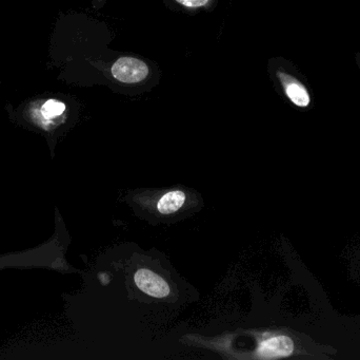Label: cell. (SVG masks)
I'll use <instances>...</instances> for the list:
<instances>
[{
    "mask_svg": "<svg viewBox=\"0 0 360 360\" xmlns=\"http://www.w3.org/2000/svg\"><path fill=\"white\" fill-rule=\"evenodd\" d=\"M112 74L124 84H136L149 75V67L141 59L122 57L112 67Z\"/></svg>",
    "mask_w": 360,
    "mask_h": 360,
    "instance_id": "cell-1",
    "label": "cell"
},
{
    "mask_svg": "<svg viewBox=\"0 0 360 360\" xmlns=\"http://www.w3.org/2000/svg\"><path fill=\"white\" fill-rule=\"evenodd\" d=\"M295 351V342L288 335H275L260 342L257 356L264 359H285Z\"/></svg>",
    "mask_w": 360,
    "mask_h": 360,
    "instance_id": "cell-2",
    "label": "cell"
},
{
    "mask_svg": "<svg viewBox=\"0 0 360 360\" xmlns=\"http://www.w3.org/2000/svg\"><path fill=\"white\" fill-rule=\"evenodd\" d=\"M134 281L143 293L154 298H166L170 295V287L164 278L152 271L141 268L135 273Z\"/></svg>",
    "mask_w": 360,
    "mask_h": 360,
    "instance_id": "cell-3",
    "label": "cell"
},
{
    "mask_svg": "<svg viewBox=\"0 0 360 360\" xmlns=\"http://www.w3.org/2000/svg\"><path fill=\"white\" fill-rule=\"evenodd\" d=\"M279 80L285 89V94L288 99L300 108H307L310 106L311 97L309 94L308 89L306 88L304 84L296 80L294 76L290 74L285 73V72H278Z\"/></svg>",
    "mask_w": 360,
    "mask_h": 360,
    "instance_id": "cell-4",
    "label": "cell"
},
{
    "mask_svg": "<svg viewBox=\"0 0 360 360\" xmlns=\"http://www.w3.org/2000/svg\"><path fill=\"white\" fill-rule=\"evenodd\" d=\"M186 202V194L180 190L168 192L165 194L158 204V209L162 215H171L179 211Z\"/></svg>",
    "mask_w": 360,
    "mask_h": 360,
    "instance_id": "cell-5",
    "label": "cell"
},
{
    "mask_svg": "<svg viewBox=\"0 0 360 360\" xmlns=\"http://www.w3.org/2000/svg\"><path fill=\"white\" fill-rule=\"evenodd\" d=\"M65 105L61 101L56 99H50L46 101L41 107V114L44 118L51 120V118H56L61 116L65 112Z\"/></svg>",
    "mask_w": 360,
    "mask_h": 360,
    "instance_id": "cell-6",
    "label": "cell"
},
{
    "mask_svg": "<svg viewBox=\"0 0 360 360\" xmlns=\"http://www.w3.org/2000/svg\"><path fill=\"white\" fill-rule=\"evenodd\" d=\"M175 1L186 8H200V6H205L210 0H175Z\"/></svg>",
    "mask_w": 360,
    "mask_h": 360,
    "instance_id": "cell-7",
    "label": "cell"
},
{
    "mask_svg": "<svg viewBox=\"0 0 360 360\" xmlns=\"http://www.w3.org/2000/svg\"><path fill=\"white\" fill-rule=\"evenodd\" d=\"M357 63H359L360 67V54L357 55Z\"/></svg>",
    "mask_w": 360,
    "mask_h": 360,
    "instance_id": "cell-8",
    "label": "cell"
}]
</instances>
